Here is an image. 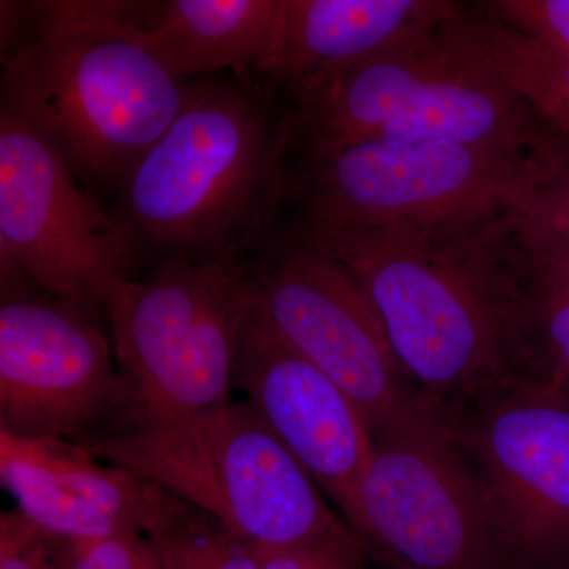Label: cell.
<instances>
[{
  "label": "cell",
  "instance_id": "8992f818",
  "mask_svg": "<svg viewBox=\"0 0 569 569\" xmlns=\"http://www.w3.org/2000/svg\"><path fill=\"white\" fill-rule=\"evenodd\" d=\"M257 288L246 254L163 261L112 284L104 302L114 351L142 427L230 403L239 335Z\"/></svg>",
  "mask_w": 569,
  "mask_h": 569
},
{
  "label": "cell",
  "instance_id": "9a60e30c",
  "mask_svg": "<svg viewBox=\"0 0 569 569\" xmlns=\"http://www.w3.org/2000/svg\"><path fill=\"white\" fill-rule=\"evenodd\" d=\"M459 11L430 0H283L263 73L296 91L437 32Z\"/></svg>",
  "mask_w": 569,
  "mask_h": 569
},
{
  "label": "cell",
  "instance_id": "d4e9b609",
  "mask_svg": "<svg viewBox=\"0 0 569 569\" xmlns=\"http://www.w3.org/2000/svg\"><path fill=\"white\" fill-rule=\"evenodd\" d=\"M560 569H569V568H560Z\"/></svg>",
  "mask_w": 569,
  "mask_h": 569
},
{
  "label": "cell",
  "instance_id": "ac0fdd59",
  "mask_svg": "<svg viewBox=\"0 0 569 569\" xmlns=\"http://www.w3.org/2000/svg\"><path fill=\"white\" fill-rule=\"evenodd\" d=\"M550 130L537 182L508 217L529 276L569 279V138Z\"/></svg>",
  "mask_w": 569,
  "mask_h": 569
},
{
  "label": "cell",
  "instance_id": "cb8c5ba5",
  "mask_svg": "<svg viewBox=\"0 0 569 569\" xmlns=\"http://www.w3.org/2000/svg\"><path fill=\"white\" fill-rule=\"evenodd\" d=\"M260 569H366L365 552L331 546L252 545Z\"/></svg>",
  "mask_w": 569,
  "mask_h": 569
},
{
  "label": "cell",
  "instance_id": "277c9868",
  "mask_svg": "<svg viewBox=\"0 0 569 569\" xmlns=\"http://www.w3.org/2000/svg\"><path fill=\"white\" fill-rule=\"evenodd\" d=\"M82 445L193 505L249 545L365 552L358 535L325 503L309 471L250 402Z\"/></svg>",
  "mask_w": 569,
  "mask_h": 569
},
{
  "label": "cell",
  "instance_id": "3957f363",
  "mask_svg": "<svg viewBox=\"0 0 569 569\" xmlns=\"http://www.w3.org/2000/svg\"><path fill=\"white\" fill-rule=\"evenodd\" d=\"M293 123L249 81L190 84L178 118L122 183L119 219L133 252L209 260L268 241L290 194Z\"/></svg>",
  "mask_w": 569,
  "mask_h": 569
},
{
  "label": "cell",
  "instance_id": "d6986e66",
  "mask_svg": "<svg viewBox=\"0 0 569 569\" xmlns=\"http://www.w3.org/2000/svg\"><path fill=\"white\" fill-rule=\"evenodd\" d=\"M148 539L159 569H260L252 545L198 509Z\"/></svg>",
  "mask_w": 569,
  "mask_h": 569
},
{
  "label": "cell",
  "instance_id": "44dd1931",
  "mask_svg": "<svg viewBox=\"0 0 569 569\" xmlns=\"http://www.w3.org/2000/svg\"><path fill=\"white\" fill-rule=\"evenodd\" d=\"M67 545L20 509L0 516V569H67Z\"/></svg>",
  "mask_w": 569,
  "mask_h": 569
},
{
  "label": "cell",
  "instance_id": "7402d4cb",
  "mask_svg": "<svg viewBox=\"0 0 569 569\" xmlns=\"http://www.w3.org/2000/svg\"><path fill=\"white\" fill-rule=\"evenodd\" d=\"M486 6L490 17L569 56V0H498Z\"/></svg>",
  "mask_w": 569,
  "mask_h": 569
},
{
  "label": "cell",
  "instance_id": "52a82bcc",
  "mask_svg": "<svg viewBox=\"0 0 569 569\" xmlns=\"http://www.w3.org/2000/svg\"><path fill=\"white\" fill-rule=\"evenodd\" d=\"M533 156L452 141L365 140L310 153L305 216L331 227H467L529 197Z\"/></svg>",
  "mask_w": 569,
  "mask_h": 569
},
{
  "label": "cell",
  "instance_id": "6da1fadb",
  "mask_svg": "<svg viewBox=\"0 0 569 569\" xmlns=\"http://www.w3.org/2000/svg\"><path fill=\"white\" fill-rule=\"evenodd\" d=\"M508 216L467 227H331L299 219L291 236L335 260L376 307L402 372L426 402L485 400L537 378L530 293L493 239Z\"/></svg>",
  "mask_w": 569,
  "mask_h": 569
},
{
  "label": "cell",
  "instance_id": "30bf717a",
  "mask_svg": "<svg viewBox=\"0 0 569 569\" xmlns=\"http://www.w3.org/2000/svg\"><path fill=\"white\" fill-rule=\"evenodd\" d=\"M250 263L257 302L272 328L332 378L366 418L373 437L432 407L400 385V366L376 307L346 269L287 234L264 241Z\"/></svg>",
  "mask_w": 569,
  "mask_h": 569
},
{
  "label": "cell",
  "instance_id": "7a4b0ae2",
  "mask_svg": "<svg viewBox=\"0 0 569 569\" xmlns=\"http://www.w3.org/2000/svg\"><path fill=\"white\" fill-rule=\"evenodd\" d=\"M132 9L28 3L36 26L3 58L0 111L50 142L81 182L122 186L189 93L149 50Z\"/></svg>",
  "mask_w": 569,
  "mask_h": 569
},
{
  "label": "cell",
  "instance_id": "5bb4252c",
  "mask_svg": "<svg viewBox=\"0 0 569 569\" xmlns=\"http://www.w3.org/2000/svg\"><path fill=\"white\" fill-rule=\"evenodd\" d=\"M0 481L22 515L66 539L149 538L190 509L133 471L97 463L82 443L28 440L6 430H0Z\"/></svg>",
  "mask_w": 569,
  "mask_h": 569
},
{
  "label": "cell",
  "instance_id": "4fadbf2b",
  "mask_svg": "<svg viewBox=\"0 0 569 569\" xmlns=\"http://www.w3.org/2000/svg\"><path fill=\"white\" fill-rule=\"evenodd\" d=\"M234 381L348 519L372 430L347 392L272 328L257 298L239 335Z\"/></svg>",
  "mask_w": 569,
  "mask_h": 569
},
{
  "label": "cell",
  "instance_id": "ffe728a7",
  "mask_svg": "<svg viewBox=\"0 0 569 569\" xmlns=\"http://www.w3.org/2000/svg\"><path fill=\"white\" fill-rule=\"evenodd\" d=\"M530 279L537 380L569 395V279Z\"/></svg>",
  "mask_w": 569,
  "mask_h": 569
},
{
  "label": "cell",
  "instance_id": "603a6c76",
  "mask_svg": "<svg viewBox=\"0 0 569 569\" xmlns=\"http://www.w3.org/2000/svg\"><path fill=\"white\" fill-rule=\"evenodd\" d=\"M67 569H159L151 542L140 533L69 539Z\"/></svg>",
  "mask_w": 569,
  "mask_h": 569
},
{
  "label": "cell",
  "instance_id": "e0dca14e",
  "mask_svg": "<svg viewBox=\"0 0 569 569\" xmlns=\"http://www.w3.org/2000/svg\"><path fill=\"white\" fill-rule=\"evenodd\" d=\"M449 39L497 74L542 122L569 138V56L550 50L489 14L459 11Z\"/></svg>",
  "mask_w": 569,
  "mask_h": 569
},
{
  "label": "cell",
  "instance_id": "8fae6325",
  "mask_svg": "<svg viewBox=\"0 0 569 569\" xmlns=\"http://www.w3.org/2000/svg\"><path fill=\"white\" fill-rule=\"evenodd\" d=\"M458 433L508 569L569 568V395L523 378L481 400Z\"/></svg>",
  "mask_w": 569,
  "mask_h": 569
},
{
  "label": "cell",
  "instance_id": "5b68a950",
  "mask_svg": "<svg viewBox=\"0 0 569 569\" xmlns=\"http://www.w3.org/2000/svg\"><path fill=\"white\" fill-rule=\"evenodd\" d=\"M445 26L296 89L293 122L309 156L365 140L452 141L526 156L545 148L548 123Z\"/></svg>",
  "mask_w": 569,
  "mask_h": 569
},
{
  "label": "cell",
  "instance_id": "9c48e42d",
  "mask_svg": "<svg viewBox=\"0 0 569 569\" xmlns=\"http://www.w3.org/2000/svg\"><path fill=\"white\" fill-rule=\"evenodd\" d=\"M133 254L119 216L82 186L66 159L0 111V257L44 290L82 306L104 307Z\"/></svg>",
  "mask_w": 569,
  "mask_h": 569
},
{
  "label": "cell",
  "instance_id": "2e32d148",
  "mask_svg": "<svg viewBox=\"0 0 569 569\" xmlns=\"http://www.w3.org/2000/svg\"><path fill=\"white\" fill-rule=\"evenodd\" d=\"M283 0L134 2L142 40L174 77L231 70L263 73L274 48Z\"/></svg>",
  "mask_w": 569,
  "mask_h": 569
},
{
  "label": "cell",
  "instance_id": "7c38bea8",
  "mask_svg": "<svg viewBox=\"0 0 569 569\" xmlns=\"http://www.w3.org/2000/svg\"><path fill=\"white\" fill-rule=\"evenodd\" d=\"M93 310L63 298L3 299L0 430L63 440L132 399Z\"/></svg>",
  "mask_w": 569,
  "mask_h": 569
},
{
  "label": "cell",
  "instance_id": "ba28073f",
  "mask_svg": "<svg viewBox=\"0 0 569 569\" xmlns=\"http://www.w3.org/2000/svg\"><path fill=\"white\" fill-rule=\"evenodd\" d=\"M347 520L391 569H508L477 473L438 407L373 437Z\"/></svg>",
  "mask_w": 569,
  "mask_h": 569
}]
</instances>
